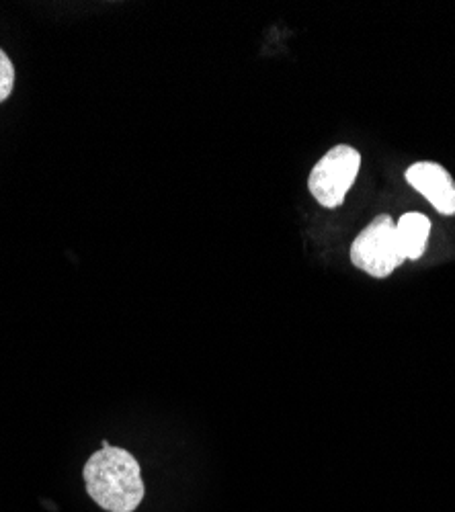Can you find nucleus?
<instances>
[{
    "label": "nucleus",
    "instance_id": "423d86ee",
    "mask_svg": "<svg viewBox=\"0 0 455 512\" xmlns=\"http://www.w3.org/2000/svg\"><path fill=\"white\" fill-rule=\"evenodd\" d=\"M15 87V66L11 58L0 50V103L7 101Z\"/></svg>",
    "mask_w": 455,
    "mask_h": 512
},
{
    "label": "nucleus",
    "instance_id": "7ed1b4c3",
    "mask_svg": "<svg viewBox=\"0 0 455 512\" xmlns=\"http://www.w3.org/2000/svg\"><path fill=\"white\" fill-rule=\"evenodd\" d=\"M359 166L361 154L347 144H339L316 162L308 189L322 207H339L359 175Z\"/></svg>",
    "mask_w": 455,
    "mask_h": 512
},
{
    "label": "nucleus",
    "instance_id": "f03ea898",
    "mask_svg": "<svg viewBox=\"0 0 455 512\" xmlns=\"http://www.w3.org/2000/svg\"><path fill=\"white\" fill-rule=\"evenodd\" d=\"M404 261L396 236V222L390 216L371 220L351 246V263L376 279L392 275Z\"/></svg>",
    "mask_w": 455,
    "mask_h": 512
},
{
    "label": "nucleus",
    "instance_id": "39448f33",
    "mask_svg": "<svg viewBox=\"0 0 455 512\" xmlns=\"http://www.w3.org/2000/svg\"><path fill=\"white\" fill-rule=\"evenodd\" d=\"M431 234V220L423 213H404V216L396 222V236L404 259L417 261L425 254Z\"/></svg>",
    "mask_w": 455,
    "mask_h": 512
},
{
    "label": "nucleus",
    "instance_id": "20e7f679",
    "mask_svg": "<svg viewBox=\"0 0 455 512\" xmlns=\"http://www.w3.org/2000/svg\"><path fill=\"white\" fill-rule=\"evenodd\" d=\"M406 181L415 187L429 203L443 213L455 216V183L447 170L437 162H417L406 170Z\"/></svg>",
    "mask_w": 455,
    "mask_h": 512
},
{
    "label": "nucleus",
    "instance_id": "f257e3e1",
    "mask_svg": "<svg viewBox=\"0 0 455 512\" xmlns=\"http://www.w3.org/2000/svg\"><path fill=\"white\" fill-rule=\"evenodd\" d=\"M82 478L95 504L109 512H134L146 494L138 459L121 447L95 451L82 469Z\"/></svg>",
    "mask_w": 455,
    "mask_h": 512
}]
</instances>
